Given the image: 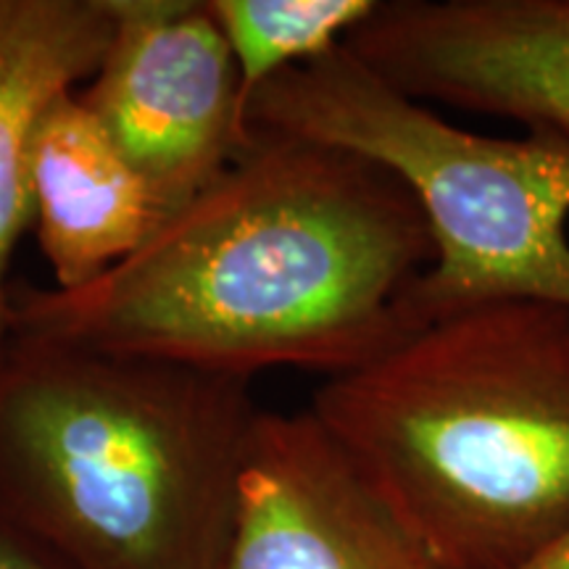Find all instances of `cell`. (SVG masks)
I'll return each instance as SVG.
<instances>
[{
  "instance_id": "cell-11",
  "label": "cell",
  "mask_w": 569,
  "mask_h": 569,
  "mask_svg": "<svg viewBox=\"0 0 569 569\" xmlns=\"http://www.w3.org/2000/svg\"><path fill=\"white\" fill-rule=\"evenodd\" d=\"M0 569H71L69 565L38 543L32 536L17 528L0 515Z\"/></svg>"
},
{
  "instance_id": "cell-5",
  "label": "cell",
  "mask_w": 569,
  "mask_h": 569,
  "mask_svg": "<svg viewBox=\"0 0 569 569\" xmlns=\"http://www.w3.org/2000/svg\"><path fill=\"white\" fill-rule=\"evenodd\" d=\"M109 9L111 42L77 96L169 217L248 146L238 71L206 0H109Z\"/></svg>"
},
{
  "instance_id": "cell-1",
  "label": "cell",
  "mask_w": 569,
  "mask_h": 569,
  "mask_svg": "<svg viewBox=\"0 0 569 569\" xmlns=\"http://www.w3.org/2000/svg\"><path fill=\"white\" fill-rule=\"evenodd\" d=\"M436 259L415 196L382 163L325 142L248 146L138 251L77 290L11 288L6 336L234 375L325 380L415 330Z\"/></svg>"
},
{
  "instance_id": "cell-10",
  "label": "cell",
  "mask_w": 569,
  "mask_h": 569,
  "mask_svg": "<svg viewBox=\"0 0 569 569\" xmlns=\"http://www.w3.org/2000/svg\"><path fill=\"white\" fill-rule=\"evenodd\" d=\"M380 0H206L230 48L246 103L282 71L343 46Z\"/></svg>"
},
{
  "instance_id": "cell-4",
  "label": "cell",
  "mask_w": 569,
  "mask_h": 569,
  "mask_svg": "<svg viewBox=\"0 0 569 569\" xmlns=\"http://www.w3.org/2000/svg\"><path fill=\"white\" fill-rule=\"evenodd\" d=\"M246 132L361 153L407 184L436 246L411 290L415 327L509 298L569 309V140L561 134L465 130L346 46L256 90Z\"/></svg>"
},
{
  "instance_id": "cell-8",
  "label": "cell",
  "mask_w": 569,
  "mask_h": 569,
  "mask_svg": "<svg viewBox=\"0 0 569 569\" xmlns=\"http://www.w3.org/2000/svg\"><path fill=\"white\" fill-rule=\"evenodd\" d=\"M32 224L56 290H77L138 251L163 219L151 184L69 92L32 151Z\"/></svg>"
},
{
  "instance_id": "cell-3",
  "label": "cell",
  "mask_w": 569,
  "mask_h": 569,
  "mask_svg": "<svg viewBox=\"0 0 569 569\" xmlns=\"http://www.w3.org/2000/svg\"><path fill=\"white\" fill-rule=\"evenodd\" d=\"M251 380L6 336L0 515L71 569H227Z\"/></svg>"
},
{
  "instance_id": "cell-7",
  "label": "cell",
  "mask_w": 569,
  "mask_h": 569,
  "mask_svg": "<svg viewBox=\"0 0 569 569\" xmlns=\"http://www.w3.org/2000/svg\"><path fill=\"white\" fill-rule=\"evenodd\" d=\"M227 569H443L309 409H261Z\"/></svg>"
},
{
  "instance_id": "cell-9",
  "label": "cell",
  "mask_w": 569,
  "mask_h": 569,
  "mask_svg": "<svg viewBox=\"0 0 569 569\" xmlns=\"http://www.w3.org/2000/svg\"><path fill=\"white\" fill-rule=\"evenodd\" d=\"M109 0H0V343L9 267L32 224V151L46 113L82 90L111 42Z\"/></svg>"
},
{
  "instance_id": "cell-12",
  "label": "cell",
  "mask_w": 569,
  "mask_h": 569,
  "mask_svg": "<svg viewBox=\"0 0 569 569\" xmlns=\"http://www.w3.org/2000/svg\"><path fill=\"white\" fill-rule=\"evenodd\" d=\"M517 569H569V528Z\"/></svg>"
},
{
  "instance_id": "cell-2",
  "label": "cell",
  "mask_w": 569,
  "mask_h": 569,
  "mask_svg": "<svg viewBox=\"0 0 569 569\" xmlns=\"http://www.w3.org/2000/svg\"><path fill=\"white\" fill-rule=\"evenodd\" d=\"M309 411L443 569H517L569 528L567 306L451 311Z\"/></svg>"
},
{
  "instance_id": "cell-6",
  "label": "cell",
  "mask_w": 569,
  "mask_h": 569,
  "mask_svg": "<svg viewBox=\"0 0 569 569\" xmlns=\"http://www.w3.org/2000/svg\"><path fill=\"white\" fill-rule=\"evenodd\" d=\"M343 46L419 103L569 140V0H380Z\"/></svg>"
}]
</instances>
